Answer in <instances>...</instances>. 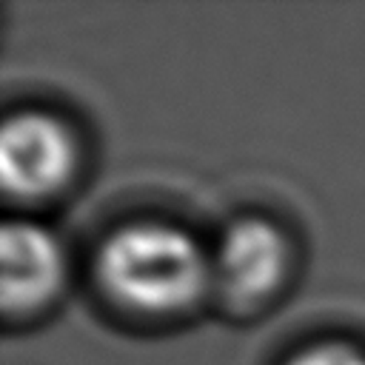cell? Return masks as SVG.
I'll list each match as a JSON object with an SVG mask.
<instances>
[{
  "mask_svg": "<svg viewBox=\"0 0 365 365\" xmlns=\"http://www.w3.org/2000/svg\"><path fill=\"white\" fill-rule=\"evenodd\" d=\"M97 268L120 302L151 314L188 305L208 277V259L197 240L165 222L120 228L103 242Z\"/></svg>",
  "mask_w": 365,
  "mask_h": 365,
  "instance_id": "6da1fadb",
  "label": "cell"
},
{
  "mask_svg": "<svg viewBox=\"0 0 365 365\" xmlns=\"http://www.w3.org/2000/svg\"><path fill=\"white\" fill-rule=\"evenodd\" d=\"M288 248L277 225L259 217L237 220L225 228L214 251V277L240 299H257L268 294L285 271Z\"/></svg>",
  "mask_w": 365,
  "mask_h": 365,
  "instance_id": "3957f363",
  "label": "cell"
},
{
  "mask_svg": "<svg viewBox=\"0 0 365 365\" xmlns=\"http://www.w3.org/2000/svg\"><path fill=\"white\" fill-rule=\"evenodd\" d=\"M74 163L71 134L60 120L40 111H20L0 131V180L9 194L40 197L54 191Z\"/></svg>",
  "mask_w": 365,
  "mask_h": 365,
  "instance_id": "7a4b0ae2",
  "label": "cell"
},
{
  "mask_svg": "<svg viewBox=\"0 0 365 365\" xmlns=\"http://www.w3.org/2000/svg\"><path fill=\"white\" fill-rule=\"evenodd\" d=\"M288 365H365V354L356 351L354 345L325 342V345H311L299 351Z\"/></svg>",
  "mask_w": 365,
  "mask_h": 365,
  "instance_id": "5b68a950",
  "label": "cell"
},
{
  "mask_svg": "<svg viewBox=\"0 0 365 365\" xmlns=\"http://www.w3.org/2000/svg\"><path fill=\"white\" fill-rule=\"evenodd\" d=\"M63 277L57 240L34 222H6L0 237V288L6 308L48 299Z\"/></svg>",
  "mask_w": 365,
  "mask_h": 365,
  "instance_id": "277c9868",
  "label": "cell"
}]
</instances>
